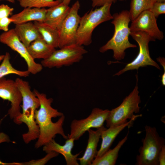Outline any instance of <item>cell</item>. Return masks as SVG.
I'll list each match as a JSON object with an SVG mask.
<instances>
[{
  "label": "cell",
  "instance_id": "836d02e7",
  "mask_svg": "<svg viewBox=\"0 0 165 165\" xmlns=\"http://www.w3.org/2000/svg\"><path fill=\"white\" fill-rule=\"evenodd\" d=\"M5 56V55H0V62L2 61Z\"/></svg>",
  "mask_w": 165,
  "mask_h": 165
},
{
  "label": "cell",
  "instance_id": "83f0119b",
  "mask_svg": "<svg viewBox=\"0 0 165 165\" xmlns=\"http://www.w3.org/2000/svg\"><path fill=\"white\" fill-rule=\"evenodd\" d=\"M14 8L7 5L2 4L0 5V19L6 17H9L11 15Z\"/></svg>",
  "mask_w": 165,
  "mask_h": 165
},
{
  "label": "cell",
  "instance_id": "44dd1931",
  "mask_svg": "<svg viewBox=\"0 0 165 165\" xmlns=\"http://www.w3.org/2000/svg\"><path fill=\"white\" fill-rule=\"evenodd\" d=\"M34 23L42 38L47 44L55 48L58 47L59 37L58 30L43 22L35 21Z\"/></svg>",
  "mask_w": 165,
  "mask_h": 165
},
{
  "label": "cell",
  "instance_id": "484cf974",
  "mask_svg": "<svg viewBox=\"0 0 165 165\" xmlns=\"http://www.w3.org/2000/svg\"><path fill=\"white\" fill-rule=\"evenodd\" d=\"M46 155L42 158L36 160H31L29 161L22 162L23 165H43L51 159L57 156L59 153L55 152L46 153Z\"/></svg>",
  "mask_w": 165,
  "mask_h": 165
},
{
  "label": "cell",
  "instance_id": "ba28073f",
  "mask_svg": "<svg viewBox=\"0 0 165 165\" xmlns=\"http://www.w3.org/2000/svg\"><path fill=\"white\" fill-rule=\"evenodd\" d=\"M130 35L138 43L139 51L135 58L128 63L122 69L115 75H119L129 70L138 69L141 67L148 65L153 66L161 70L159 65L151 57L149 54L148 44L150 41H155L147 33L143 31L130 32Z\"/></svg>",
  "mask_w": 165,
  "mask_h": 165
},
{
  "label": "cell",
  "instance_id": "d590c367",
  "mask_svg": "<svg viewBox=\"0 0 165 165\" xmlns=\"http://www.w3.org/2000/svg\"><path fill=\"white\" fill-rule=\"evenodd\" d=\"M156 1L159 2H165V0H156Z\"/></svg>",
  "mask_w": 165,
  "mask_h": 165
},
{
  "label": "cell",
  "instance_id": "2e32d148",
  "mask_svg": "<svg viewBox=\"0 0 165 165\" xmlns=\"http://www.w3.org/2000/svg\"><path fill=\"white\" fill-rule=\"evenodd\" d=\"M106 128L103 126L96 130L91 129L87 131L89 138L86 150L82 157L77 158L81 165H91L97 152V148L101 132Z\"/></svg>",
  "mask_w": 165,
  "mask_h": 165
},
{
  "label": "cell",
  "instance_id": "7c38bea8",
  "mask_svg": "<svg viewBox=\"0 0 165 165\" xmlns=\"http://www.w3.org/2000/svg\"><path fill=\"white\" fill-rule=\"evenodd\" d=\"M0 97L11 103L8 114L14 122L21 115V94L15 81L4 77L0 79Z\"/></svg>",
  "mask_w": 165,
  "mask_h": 165
},
{
  "label": "cell",
  "instance_id": "4dcf8cb0",
  "mask_svg": "<svg viewBox=\"0 0 165 165\" xmlns=\"http://www.w3.org/2000/svg\"><path fill=\"white\" fill-rule=\"evenodd\" d=\"M118 0H91L93 7H101L106 4L115 2Z\"/></svg>",
  "mask_w": 165,
  "mask_h": 165
},
{
  "label": "cell",
  "instance_id": "d6986e66",
  "mask_svg": "<svg viewBox=\"0 0 165 165\" xmlns=\"http://www.w3.org/2000/svg\"><path fill=\"white\" fill-rule=\"evenodd\" d=\"M13 29L20 41L27 47L35 40L42 37L34 23L31 22L15 24Z\"/></svg>",
  "mask_w": 165,
  "mask_h": 165
},
{
  "label": "cell",
  "instance_id": "8992f818",
  "mask_svg": "<svg viewBox=\"0 0 165 165\" xmlns=\"http://www.w3.org/2000/svg\"><path fill=\"white\" fill-rule=\"evenodd\" d=\"M136 76V85L133 91L125 97L119 106L109 111L105 121L107 127L125 123L128 122V119L130 120L135 115L134 113L139 112V104L141 101L137 85V75Z\"/></svg>",
  "mask_w": 165,
  "mask_h": 165
},
{
  "label": "cell",
  "instance_id": "4fadbf2b",
  "mask_svg": "<svg viewBox=\"0 0 165 165\" xmlns=\"http://www.w3.org/2000/svg\"><path fill=\"white\" fill-rule=\"evenodd\" d=\"M130 29V32L143 31L154 39L162 40L163 33L158 28L156 18L149 10L141 12L132 21Z\"/></svg>",
  "mask_w": 165,
  "mask_h": 165
},
{
  "label": "cell",
  "instance_id": "4316f807",
  "mask_svg": "<svg viewBox=\"0 0 165 165\" xmlns=\"http://www.w3.org/2000/svg\"><path fill=\"white\" fill-rule=\"evenodd\" d=\"M157 18L159 15L165 13V2H155L149 10Z\"/></svg>",
  "mask_w": 165,
  "mask_h": 165
},
{
  "label": "cell",
  "instance_id": "9c48e42d",
  "mask_svg": "<svg viewBox=\"0 0 165 165\" xmlns=\"http://www.w3.org/2000/svg\"><path fill=\"white\" fill-rule=\"evenodd\" d=\"M109 111L95 108L87 117L73 120L71 123L70 132L68 134V138L77 140L89 130L92 128L97 129L104 126Z\"/></svg>",
  "mask_w": 165,
  "mask_h": 165
},
{
  "label": "cell",
  "instance_id": "8d00e7d4",
  "mask_svg": "<svg viewBox=\"0 0 165 165\" xmlns=\"http://www.w3.org/2000/svg\"><path fill=\"white\" fill-rule=\"evenodd\" d=\"M2 122V119H0V125H1Z\"/></svg>",
  "mask_w": 165,
  "mask_h": 165
},
{
  "label": "cell",
  "instance_id": "603a6c76",
  "mask_svg": "<svg viewBox=\"0 0 165 165\" xmlns=\"http://www.w3.org/2000/svg\"><path fill=\"white\" fill-rule=\"evenodd\" d=\"M10 59L9 53L6 52L0 65V79L11 74L23 77H27L29 75L30 73L27 70L20 71L14 68L10 62Z\"/></svg>",
  "mask_w": 165,
  "mask_h": 165
},
{
  "label": "cell",
  "instance_id": "d6a6232c",
  "mask_svg": "<svg viewBox=\"0 0 165 165\" xmlns=\"http://www.w3.org/2000/svg\"><path fill=\"white\" fill-rule=\"evenodd\" d=\"M58 1L59 2H63L67 5H69L71 0H56Z\"/></svg>",
  "mask_w": 165,
  "mask_h": 165
},
{
  "label": "cell",
  "instance_id": "e0dca14e",
  "mask_svg": "<svg viewBox=\"0 0 165 165\" xmlns=\"http://www.w3.org/2000/svg\"><path fill=\"white\" fill-rule=\"evenodd\" d=\"M70 7L63 2L47 9L43 23L58 30L67 15Z\"/></svg>",
  "mask_w": 165,
  "mask_h": 165
},
{
  "label": "cell",
  "instance_id": "5b68a950",
  "mask_svg": "<svg viewBox=\"0 0 165 165\" xmlns=\"http://www.w3.org/2000/svg\"><path fill=\"white\" fill-rule=\"evenodd\" d=\"M145 128V136L142 140L143 145L139 149L135 165H159V155L165 140L160 136L155 127L146 125Z\"/></svg>",
  "mask_w": 165,
  "mask_h": 165
},
{
  "label": "cell",
  "instance_id": "ffe728a7",
  "mask_svg": "<svg viewBox=\"0 0 165 165\" xmlns=\"http://www.w3.org/2000/svg\"><path fill=\"white\" fill-rule=\"evenodd\" d=\"M27 48L29 53L34 60L46 59L56 50L55 48L47 44L42 37L33 41Z\"/></svg>",
  "mask_w": 165,
  "mask_h": 165
},
{
  "label": "cell",
  "instance_id": "6da1fadb",
  "mask_svg": "<svg viewBox=\"0 0 165 165\" xmlns=\"http://www.w3.org/2000/svg\"><path fill=\"white\" fill-rule=\"evenodd\" d=\"M34 92L38 98L40 105L39 109L35 111V122L39 131L35 147L38 148L46 145L57 134L65 139H68L63 127L65 117L63 113L52 107L53 99L48 98L46 94L36 90H34Z\"/></svg>",
  "mask_w": 165,
  "mask_h": 165
},
{
  "label": "cell",
  "instance_id": "d4e9b609",
  "mask_svg": "<svg viewBox=\"0 0 165 165\" xmlns=\"http://www.w3.org/2000/svg\"><path fill=\"white\" fill-rule=\"evenodd\" d=\"M20 6L24 8L51 7L59 4L56 0H18Z\"/></svg>",
  "mask_w": 165,
  "mask_h": 165
},
{
  "label": "cell",
  "instance_id": "7a4b0ae2",
  "mask_svg": "<svg viewBox=\"0 0 165 165\" xmlns=\"http://www.w3.org/2000/svg\"><path fill=\"white\" fill-rule=\"evenodd\" d=\"M15 81L22 96V112L14 123L18 125L24 123L27 125L28 131L22 134V138L27 144L37 139L39 135V128L35 122V111L39 107L40 102L34 92L31 91L28 82L19 78Z\"/></svg>",
  "mask_w": 165,
  "mask_h": 165
},
{
  "label": "cell",
  "instance_id": "52a82bcc",
  "mask_svg": "<svg viewBox=\"0 0 165 165\" xmlns=\"http://www.w3.org/2000/svg\"><path fill=\"white\" fill-rule=\"evenodd\" d=\"M87 52L83 46L70 45L55 50L48 58L42 60L41 64L48 68L70 65L80 61Z\"/></svg>",
  "mask_w": 165,
  "mask_h": 165
},
{
  "label": "cell",
  "instance_id": "e575fe53",
  "mask_svg": "<svg viewBox=\"0 0 165 165\" xmlns=\"http://www.w3.org/2000/svg\"><path fill=\"white\" fill-rule=\"evenodd\" d=\"M2 0H5L7 1L10 2L12 3H14L15 2V0H0V1Z\"/></svg>",
  "mask_w": 165,
  "mask_h": 165
},
{
  "label": "cell",
  "instance_id": "74e56055",
  "mask_svg": "<svg viewBox=\"0 0 165 165\" xmlns=\"http://www.w3.org/2000/svg\"><path fill=\"white\" fill-rule=\"evenodd\" d=\"M119 0V1H125V0Z\"/></svg>",
  "mask_w": 165,
  "mask_h": 165
},
{
  "label": "cell",
  "instance_id": "7402d4cb",
  "mask_svg": "<svg viewBox=\"0 0 165 165\" xmlns=\"http://www.w3.org/2000/svg\"><path fill=\"white\" fill-rule=\"evenodd\" d=\"M128 133L119 141L112 149H109L101 156L95 157L91 165H114L117 160L119 152L127 139Z\"/></svg>",
  "mask_w": 165,
  "mask_h": 165
},
{
  "label": "cell",
  "instance_id": "1f68e13d",
  "mask_svg": "<svg viewBox=\"0 0 165 165\" xmlns=\"http://www.w3.org/2000/svg\"><path fill=\"white\" fill-rule=\"evenodd\" d=\"M159 165L165 164V145L162 148L158 156Z\"/></svg>",
  "mask_w": 165,
  "mask_h": 165
},
{
  "label": "cell",
  "instance_id": "ac0fdd59",
  "mask_svg": "<svg viewBox=\"0 0 165 165\" xmlns=\"http://www.w3.org/2000/svg\"><path fill=\"white\" fill-rule=\"evenodd\" d=\"M47 9L45 8H24L20 12L14 14L10 17L15 24H22L31 21L43 22L44 20Z\"/></svg>",
  "mask_w": 165,
  "mask_h": 165
},
{
  "label": "cell",
  "instance_id": "cb8c5ba5",
  "mask_svg": "<svg viewBox=\"0 0 165 165\" xmlns=\"http://www.w3.org/2000/svg\"><path fill=\"white\" fill-rule=\"evenodd\" d=\"M156 0H131L129 12L132 21L142 12L149 10Z\"/></svg>",
  "mask_w": 165,
  "mask_h": 165
},
{
  "label": "cell",
  "instance_id": "3957f363",
  "mask_svg": "<svg viewBox=\"0 0 165 165\" xmlns=\"http://www.w3.org/2000/svg\"><path fill=\"white\" fill-rule=\"evenodd\" d=\"M111 22L114 26V32L112 37L99 51L102 53L109 50L113 51V57L115 60L120 61L124 58L125 50L130 48H135L137 46L130 43L129 36L130 32L129 24L131 21L129 11L123 10L113 15Z\"/></svg>",
  "mask_w": 165,
  "mask_h": 165
},
{
  "label": "cell",
  "instance_id": "f546056e",
  "mask_svg": "<svg viewBox=\"0 0 165 165\" xmlns=\"http://www.w3.org/2000/svg\"><path fill=\"white\" fill-rule=\"evenodd\" d=\"M13 21V20L10 17H6L0 19V30L4 32L8 31L9 26Z\"/></svg>",
  "mask_w": 165,
  "mask_h": 165
},
{
  "label": "cell",
  "instance_id": "9a60e30c",
  "mask_svg": "<svg viewBox=\"0 0 165 165\" xmlns=\"http://www.w3.org/2000/svg\"><path fill=\"white\" fill-rule=\"evenodd\" d=\"M75 140L72 138L66 139L63 145L57 143L54 139L43 146V150L46 153L55 152L62 154L64 157L67 165H79L77 157L81 151L75 155L72 153V150L74 145Z\"/></svg>",
  "mask_w": 165,
  "mask_h": 165
},
{
  "label": "cell",
  "instance_id": "f1b7e54d",
  "mask_svg": "<svg viewBox=\"0 0 165 165\" xmlns=\"http://www.w3.org/2000/svg\"><path fill=\"white\" fill-rule=\"evenodd\" d=\"M10 141L9 136L3 132H0V144L3 142H8ZM0 165H22V162L5 163L0 160Z\"/></svg>",
  "mask_w": 165,
  "mask_h": 165
},
{
  "label": "cell",
  "instance_id": "277c9868",
  "mask_svg": "<svg viewBox=\"0 0 165 165\" xmlns=\"http://www.w3.org/2000/svg\"><path fill=\"white\" fill-rule=\"evenodd\" d=\"M112 3H107L85 13L80 17L78 28L76 44L87 46L92 42V36L95 28L101 23L112 20L110 12Z\"/></svg>",
  "mask_w": 165,
  "mask_h": 165
},
{
  "label": "cell",
  "instance_id": "30bf717a",
  "mask_svg": "<svg viewBox=\"0 0 165 165\" xmlns=\"http://www.w3.org/2000/svg\"><path fill=\"white\" fill-rule=\"evenodd\" d=\"M80 4L77 1L70 8L69 12L58 30V48L76 44L77 32L80 17L78 14Z\"/></svg>",
  "mask_w": 165,
  "mask_h": 165
},
{
  "label": "cell",
  "instance_id": "8fae6325",
  "mask_svg": "<svg viewBox=\"0 0 165 165\" xmlns=\"http://www.w3.org/2000/svg\"><path fill=\"white\" fill-rule=\"evenodd\" d=\"M0 42L6 45L19 54L26 62L27 70L30 73L36 74L42 70L43 67L41 64L36 62L31 57L27 47L20 41L13 28L0 35Z\"/></svg>",
  "mask_w": 165,
  "mask_h": 165
},
{
  "label": "cell",
  "instance_id": "5bb4252c",
  "mask_svg": "<svg viewBox=\"0 0 165 165\" xmlns=\"http://www.w3.org/2000/svg\"><path fill=\"white\" fill-rule=\"evenodd\" d=\"M141 116V114L135 115L129 121L125 123L111 126L108 129L106 128L103 130L101 134L102 142L101 147L97 151L95 157L101 156L109 149L119 134L126 127H130L137 118Z\"/></svg>",
  "mask_w": 165,
  "mask_h": 165
}]
</instances>
